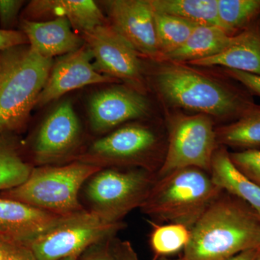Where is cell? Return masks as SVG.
I'll return each mask as SVG.
<instances>
[{
    "instance_id": "obj_1",
    "label": "cell",
    "mask_w": 260,
    "mask_h": 260,
    "mask_svg": "<svg viewBox=\"0 0 260 260\" xmlns=\"http://www.w3.org/2000/svg\"><path fill=\"white\" fill-rule=\"evenodd\" d=\"M183 258L222 260L260 249V217L243 200L222 191L191 228Z\"/></svg>"
},
{
    "instance_id": "obj_2",
    "label": "cell",
    "mask_w": 260,
    "mask_h": 260,
    "mask_svg": "<svg viewBox=\"0 0 260 260\" xmlns=\"http://www.w3.org/2000/svg\"><path fill=\"white\" fill-rule=\"evenodd\" d=\"M155 83L168 104L210 117L236 121L257 107L250 92L220 83L182 63L162 65Z\"/></svg>"
},
{
    "instance_id": "obj_3",
    "label": "cell",
    "mask_w": 260,
    "mask_h": 260,
    "mask_svg": "<svg viewBox=\"0 0 260 260\" xmlns=\"http://www.w3.org/2000/svg\"><path fill=\"white\" fill-rule=\"evenodd\" d=\"M54 61L28 44L0 51V133L18 135L25 129Z\"/></svg>"
},
{
    "instance_id": "obj_4",
    "label": "cell",
    "mask_w": 260,
    "mask_h": 260,
    "mask_svg": "<svg viewBox=\"0 0 260 260\" xmlns=\"http://www.w3.org/2000/svg\"><path fill=\"white\" fill-rule=\"evenodd\" d=\"M221 191L209 173L184 168L157 177L140 209L155 222L181 224L191 230Z\"/></svg>"
},
{
    "instance_id": "obj_5",
    "label": "cell",
    "mask_w": 260,
    "mask_h": 260,
    "mask_svg": "<svg viewBox=\"0 0 260 260\" xmlns=\"http://www.w3.org/2000/svg\"><path fill=\"white\" fill-rule=\"evenodd\" d=\"M102 168L80 161L68 165L32 168L26 180L0 196L17 200L49 213L68 216L85 210L79 193L84 184Z\"/></svg>"
},
{
    "instance_id": "obj_6",
    "label": "cell",
    "mask_w": 260,
    "mask_h": 260,
    "mask_svg": "<svg viewBox=\"0 0 260 260\" xmlns=\"http://www.w3.org/2000/svg\"><path fill=\"white\" fill-rule=\"evenodd\" d=\"M156 178L155 173L139 168H104L85 187L90 210L109 223L122 222L141 207Z\"/></svg>"
},
{
    "instance_id": "obj_7",
    "label": "cell",
    "mask_w": 260,
    "mask_h": 260,
    "mask_svg": "<svg viewBox=\"0 0 260 260\" xmlns=\"http://www.w3.org/2000/svg\"><path fill=\"white\" fill-rule=\"evenodd\" d=\"M126 225L109 223L90 210L62 218L29 244L39 260H61L78 256L90 246L115 237Z\"/></svg>"
},
{
    "instance_id": "obj_8",
    "label": "cell",
    "mask_w": 260,
    "mask_h": 260,
    "mask_svg": "<svg viewBox=\"0 0 260 260\" xmlns=\"http://www.w3.org/2000/svg\"><path fill=\"white\" fill-rule=\"evenodd\" d=\"M159 138L151 128L141 124L123 126L103 137L83 154L73 158L102 168H139L158 173Z\"/></svg>"
},
{
    "instance_id": "obj_9",
    "label": "cell",
    "mask_w": 260,
    "mask_h": 260,
    "mask_svg": "<svg viewBox=\"0 0 260 260\" xmlns=\"http://www.w3.org/2000/svg\"><path fill=\"white\" fill-rule=\"evenodd\" d=\"M167 153L157 177L194 167L210 174L212 159L218 147L211 117L203 114L177 115L168 125Z\"/></svg>"
},
{
    "instance_id": "obj_10",
    "label": "cell",
    "mask_w": 260,
    "mask_h": 260,
    "mask_svg": "<svg viewBox=\"0 0 260 260\" xmlns=\"http://www.w3.org/2000/svg\"><path fill=\"white\" fill-rule=\"evenodd\" d=\"M80 37L91 53L98 73L125 82L129 88L142 93L143 68L139 54L109 23Z\"/></svg>"
},
{
    "instance_id": "obj_11",
    "label": "cell",
    "mask_w": 260,
    "mask_h": 260,
    "mask_svg": "<svg viewBox=\"0 0 260 260\" xmlns=\"http://www.w3.org/2000/svg\"><path fill=\"white\" fill-rule=\"evenodd\" d=\"M79 119L70 101L61 102L43 121L32 140V160L39 166L73 159L81 140Z\"/></svg>"
},
{
    "instance_id": "obj_12",
    "label": "cell",
    "mask_w": 260,
    "mask_h": 260,
    "mask_svg": "<svg viewBox=\"0 0 260 260\" xmlns=\"http://www.w3.org/2000/svg\"><path fill=\"white\" fill-rule=\"evenodd\" d=\"M102 3L109 25L139 55L161 59L150 0H109Z\"/></svg>"
},
{
    "instance_id": "obj_13",
    "label": "cell",
    "mask_w": 260,
    "mask_h": 260,
    "mask_svg": "<svg viewBox=\"0 0 260 260\" xmlns=\"http://www.w3.org/2000/svg\"><path fill=\"white\" fill-rule=\"evenodd\" d=\"M92 60L91 53L85 44L78 50L58 58L54 61L36 107H43L68 92L87 85L119 83L118 80L98 73Z\"/></svg>"
},
{
    "instance_id": "obj_14",
    "label": "cell",
    "mask_w": 260,
    "mask_h": 260,
    "mask_svg": "<svg viewBox=\"0 0 260 260\" xmlns=\"http://www.w3.org/2000/svg\"><path fill=\"white\" fill-rule=\"evenodd\" d=\"M150 105L139 91L124 86L100 90L90 98L89 121L94 132L104 133L126 121L144 117Z\"/></svg>"
},
{
    "instance_id": "obj_15",
    "label": "cell",
    "mask_w": 260,
    "mask_h": 260,
    "mask_svg": "<svg viewBox=\"0 0 260 260\" xmlns=\"http://www.w3.org/2000/svg\"><path fill=\"white\" fill-rule=\"evenodd\" d=\"M62 217L0 196V239L28 246Z\"/></svg>"
},
{
    "instance_id": "obj_16",
    "label": "cell",
    "mask_w": 260,
    "mask_h": 260,
    "mask_svg": "<svg viewBox=\"0 0 260 260\" xmlns=\"http://www.w3.org/2000/svg\"><path fill=\"white\" fill-rule=\"evenodd\" d=\"M58 18L68 19L80 36L109 23L102 10L92 0H32L21 12L20 20L46 21Z\"/></svg>"
},
{
    "instance_id": "obj_17",
    "label": "cell",
    "mask_w": 260,
    "mask_h": 260,
    "mask_svg": "<svg viewBox=\"0 0 260 260\" xmlns=\"http://www.w3.org/2000/svg\"><path fill=\"white\" fill-rule=\"evenodd\" d=\"M18 28L28 38L30 49L49 59L70 54L85 44L83 38L75 32L65 18L46 21L20 20Z\"/></svg>"
},
{
    "instance_id": "obj_18",
    "label": "cell",
    "mask_w": 260,
    "mask_h": 260,
    "mask_svg": "<svg viewBox=\"0 0 260 260\" xmlns=\"http://www.w3.org/2000/svg\"><path fill=\"white\" fill-rule=\"evenodd\" d=\"M188 64L220 66L260 76V20L235 34L232 44L220 54Z\"/></svg>"
},
{
    "instance_id": "obj_19",
    "label": "cell",
    "mask_w": 260,
    "mask_h": 260,
    "mask_svg": "<svg viewBox=\"0 0 260 260\" xmlns=\"http://www.w3.org/2000/svg\"><path fill=\"white\" fill-rule=\"evenodd\" d=\"M210 174L222 191L245 202L260 217V186L238 169L225 147L218 145L215 150Z\"/></svg>"
},
{
    "instance_id": "obj_20",
    "label": "cell",
    "mask_w": 260,
    "mask_h": 260,
    "mask_svg": "<svg viewBox=\"0 0 260 260\" xmlns=\"http://www.w3.org/2000/svg\"><path fill=\"white\" fill-rule=\"evenodd\" d=\"M234 35L215 25H199L177 50L162 59L170 62L188 64L220 54L234 42Z\"/></svg>"
},
{
    "instance_id": "obj_21",
    "label": "cell",
    "mask_w": 260,
    "mask_h": 260,
    "mask_svg": "<svg viewBox=\"0 0 260 260\" xmlns=\"http://www.w3.org/2000/svg\"><path fill=\"white\" fill-rule=\"evenodd\" d=\"M32 168L18 135L0 133V192L23 183Z\"/></svg>"
},
{
    "instance_id": "obj_22",
    "label": "cell",
    "mask_w": 260,
    "mask_h": 260,
    "mask_svg": "<svg viewBox=\"0 0 260 260\" xmlns=\"http://www.w3.org/2000/svg\"><path fill=\"white\" fill-rule=\"evenodd\" d=\"M150 3L155 13L174 15L198 25L222 28L218 0H150Z\"/></svg>"
},
{
    "instance_id": "obj_23",
    "label": "cell",
    "mask_w": 260,
    "mask_h": 260,
    "mask_svg": "<svg viewBox=\"0 0 260 260\" xmlns=\"http://www.w3.org/2000/svg\"><path fill=\"white\" fill-rule=\"evenodd\" d=\"M215 133L218 145L244 150L257 149L260 146V107L255 108L232 124L215 129Z\"/></svg>"
},
{
    "instance_id": "obj_24",
    "label": "cell",
    "mask_w": 260,
    "mask_h": 260,
    "mask_svg": "<svg viewBox=\"0 0 260 260\" xmlns=\"http://www.w3.org/2000/svg\"><path fill=\"white\" fill-rule=\"evenodd\" d=\"M218 13L222 28L235 35L260 20V0H218Z\"/></svg>"
},
{
    "instance_id": "obj_25",
    "label": "cell",
    "mask_w": 260,
    "mask_h": 260,
    "mask_svg": "<svg viewBox=\"0 0 260 260\" xmlns=\"http://www.w3.org/2000/svg\"><path fill=\"white\" fill-rule=\"evenodd\" d=\"M154 13L159 51L162 59L184 45L199 25L174 15Z\"/></svg>"
},
{
    "instance_id": "obj_26",
    "label": "cell",
    "mask_w": 260,
    "mask_h": 260,
    "mask_svg": "<svg viewBox=\"0 0 260 260\" xmlns=\"http://www.w3.org/2000/svg\"><path fill=\"white\" fill-rule=\"evenodd\" d=\"M152 225L150 244L156 256L167 257L176 254L187 245L190 239V229L181 224H157L148 220Z\"/></svg>"
},
{
    "instance_id": "obj_27",
    "label": "cell",
    "mask_w": 260,
    "mask_h": 260,
    "mask_svg": "<svg viewBox=\"0 0 260 260\" xmlns=\"http://www.w3.org/2000/svg\"><path fill=\"white\" fill-rule=\"evenodd\" d=\"M231 159L239 170L260 186V150L251 149L230 153Z\"/></svg>"
},
{
    "instance_id": "obj_28",
    "label": "cell",
    "mask_w": 260,
    "mask_h": 260,
    "mask_svg": "<svg viewBox=\"0 0 260 260\" xmlns=\"http://www.w3.org/2000/svg\"><path fill=\"white\" fill-rule=\"evenodd\" d=\"M25 4L23 0H0V29L16 30L19 26L22 8Z\"/></svg>"
},
{
    "instance_id": "obj_29",
    "label": "cell",
    "mask_w": 260,
    "mask_h": 260,
    "mask_svg": "<svg viewBox=\"0 0 260 260\" xmlns=\"http://www.w3.org/2000/svg\"><path fill=\"white\" fill-rule=\"evenodd\" d=\"M114 238L90 246L84 251L78 260H117L112 249V240Z\"/></svg>"
},
{
    "instance_id": "obj_30",
    "label": "cell",
    "mask_w": 260,
    "mask_h": 260,
    "mask_svg": "<svg viewBox=\"0 0 260 260\" xmlns=\"http://www.w3.org/2000/svg\"><path fill=\"white\" fill-rule=\"evenodd\" d=\"M225 73L229 78L242 84L243 86L250 93L256 94L260 96V76L259 75L249 74L244 72L232 69H225Z\"/></svg>"
},
{
    "instance_id": "obj_31",
    "label": "cell",
    "mask_w": 260,
    "mask_h": 260,
    "mask_svg": "<svg viewBox=\"0 0 260 260\" xmlns=\"http://www.w3.org/2000/svg\"><path fill=\"white\" fill-rule=\"evenodd\" d=\"M28 44V38L21 30H4L0 29V51Z\"/></svg>"
},
{
    "instance_id": "obj_32",
    "label": "cell",
    "mask_w": 260,
    "mask_h": 260,
    "mask_svg": "<svg viewBox=\"0 0 260 260\" xmlns=\"http://www.w3.org/2000/svg\"><path fill=\"white\" fill-rule=\"evenodd\" d=\"M112 249L117 260H140L131 243L115 237L112 240Z\"/></svg>"
},
{
    "instance_id": "obj_33",
    "label": "cell",
    "mask_w": 260,
    "mask_h": 260,
    "mask_svg": "<svg viewBox=\"0 0 260 260\" xmlns=\"http://www.w3.org/2000/svg\"><path fill=\"white\" fill-rule=\"evenodd\" d=\"M4 260H39L28 246L11 244Z\"/></svg>"
},
{
    "instance_id": "obj_34",
    "label": "cell",
    "mask_w": 260,
    "mask_h": 260,
    "mask_svg": "<svg viewBox=\"0 0 260 260\" xmlns=\"http://www.w3.org/2000/svg\"><path fill=\"white\" fill-rule=\"evenodd\" d=\"M259 251L260 249H249L222 260H256Z\"/></svg>"
},
{
    "instance_id": "obj_35",
    "label": "cell",
    "mask_w": 260,
    "mask_h": 260,
    "mask_svg": "<svg viewBox=\"0 0 260 260\" xmlns=\"http://www.w3.org/2000/svg\"><path fill=\"white\" fill-rule=\"evenodd\" d=\"M11 244L0 239V260H4Z\"/></svg>"
},
{
    "instance_id": "obj_36",
    "label": "cell",
    "mask_w": 260,
    "mask_h": 260,
    "mask_svg": "<svg viewBox=\"0 0 260 260\" xmlns=\"http://www.w3.org/2000/svg\"><path fill=\"white\" fill-rule=\"evenodd\" d=\"M79 257L78 256H68V257L64 258V259L61 260H78Z\"/></svg>"
},
{
    "instance_id": "obj_37",
    "label": "cell",
    "mask_w": 260,
    "mask_h": 260,
    "mask_svg": "<svg viewBox=\"0 0 260 260\" xmlns=\"http://www.w3.org/2000/svg\"><path fill=\"white\" fill-rule=\"evenodd\" d=\"M160 260H187L186 259H184V258H181V259H168L167 257H161L160 258Z\"/></svg>"
},
{
    "instance_id": "obj_38",
    "label": "cell",
    "mask_w": 260,
    "mask_h": 260,
    "mask_svg": "<svg viewBox=\"0 0 260 260\" xmlns=\"http://www.w3.org/2000/svg\"><path fill=\"white\" fill-rule=\"evenodd\" d=\"M256 260H260V251H259V255L257 256V257H256Z\"/></svg>"
}]
</instances>
